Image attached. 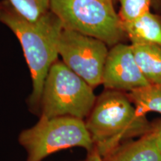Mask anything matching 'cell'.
<instances>
[{"mask_svg": "<svg viewBox=\"0 0 161 161\" xmlns=\"http://www.w3.org/2000/svg\"><path fill=\"white\" fill-rule=\"evenodd\" d=\"M0 23L14 32L21 44L32 80L28 106L32 114L40 115L44 83L59 56L58 41L64 29L61 21L51 11L31 21L19 14L8 0H3L0 2Z\"/></svg>", "mask_w": 161, "mask_h": 161, "instance_id": "6da1fadb", "label": "cell"}, {"mask_svg": "<svg viewBox=\"0 0 161 161\" xmlns=\"http://www.w3.org/2000/svg\"><path fill=\"white\" fill-rule=\"evenodd\" d=\"M86 127L102 158L126 141L150 132L154 127L140 113L127 92L104 90L96 98Z\"/></svg>", "mask_w": 161, "mask_h": 161, "instance_id": "7a4b0ae2", "label": "cell"}, {"mask_svg": "<svg viewBox=\"0 0 161 161\" xmlns=\"http://www.w3.org/2000/svg\"><path fill=\"white\" fill-rule=\"evenodd\" d=\"M50 11L64 29L97 38L110 47L127 37L114 0H50Z\"/></svg>", "mask_w": 161, "mask_h": 161, "instance_id": "3957f363", "label": "cell"}, {"mask_svg": "<svg viewBox=\"0 0 161 161\" xmlns=\"http://www.w3.org/2000/svg\"><path fill=\"white\" fill-rule=\"evenodd\" d=\"M93 90L63 61L58 60L52 66L44 83L39 116H69L84 119L97 98Z\"/></svg>", "mask_w": 161, "mask_h": 161, "instance_id": "277c9868", "label": "cell"}, {"mask_svg": "<svg viewBox=\"0 0 161 161\" xmlns=\"http://www.w3.org/2000/svg\"><path fill=\"white\" fill-rule=\"evenodd\" d=\"M18 140L27 152L26 161H41L71 147H81L88 152L94 148L85 121L69 116H40L35 125L20 133Z\"/></svg>", "mask_w": 161, "mask_h": 161, "instance_id": "5b68a950", "label": "cell"}, {"mask_svg": "<svg viewBox=\"0 0 161 161\" xmlns=\"http://www.w3.org/2000/svg\"><path fill=\"white\" fill-rule=\"evenodd\" d=\"M108 46L97 38L63 29L58 51L62 61L94 89L102 84Z\"/></svg>", "mask_w": 161, "mask_h": 161, "instance_id": "8992f818", "label": "cell"}, {"mask_svg": "<svg viewBox=\"0 0 161 161\" xmlns=\"http://www.w3.org/2000/svg\"><path fill=\"white\" fill-rule=\"evenodd\" d=\"M149 84L136 63L131 45L119 43L110 48L102 78L104 89L128 93Z\"/></svg>", "mask_w": 161, "mask_h": 161, "instance_id": "52a82bcc", "label": "cell"}, {"mask_svg": "<svg viewBox=\"0 0 161 161\" xmlns=\"http://www.w3.org/2000/svg\"><path fill=\"white\" fill-rule=\"evenodd\" d=\"M104 161H161V152L157 144L155 122L150 132L119 145L103 158Z\"/></svg>", "mask_w": 161, "mask_h": 161, "instance_id": "ba28073f", "label": "cell"}, {"mask_svg": "<svg viewBox=\"0 0 161 161\" xmlns=\"http://www.w3.org/2000/svg\"><path fill=\"white\" fill-rule=\"evenodd\" d=\"M126 37L133 43H153L161 46V17L147 12L137 19L122 23Z\"/></svg>", "mask_w": 161, "mask_h": 161, "instance_id": "9c48e42d", "label": "cell"}, {"mask_svg": "<svg viewBox=\"0 0 161 161\" xmlns=\"http://www.w3.org/2000/svg\"><path fill=\"white\" fill-rule=\"evenodd\" d=\"M135 60L150 84H161V46L153 43H133Z\"/></svg>", "mask_w": 161, "mask_h": 161, "instance_id": "30bf717a", "label": "cell"}, {"mask_svg": "<svg viewBox=\"0 0 161 161\" xmlns=\"http://www.w3.org/2000/svg\"><path fill=\"white\" fill-rule=\"evenodd\" d=\"M128 95L141 114L146 115L148 112H156L161 115V84H149Z\"/></svg>", "mask_w": 161, "mask_h": 161, "instance_id": "8fae6325", "label": "cell"}, {"mask_svg": "<svg viewBox=\"0 0 161 161\" xmlns=\"http://www.w3.org/2000/svg\"><path fill=\"white\" fill-rule=\"evenodd\" d=\"M19 14L36 21L50 11V0H8Z\"/></svg>", "mask_w": 161, "mask_h": 161, "instance_id": "7c38bea8", "label": "cell"}, {"mask_svg": "<svg viewBox=\"0 0 161 161\" xmlns=\"http://www.w3.org/2000/svg\"><path fill=\"white\" fill-rule=\"evenodd\" d=\"M152 0H119L120 10L119 16L122 23H128L150 11Z\"/></svg>", "mask_w": 161, "mask_h": 161, "instance_id": "4fadbf2b", "label": "cell"}, {"mask_svg": "<svg viewBox=\"0 0 161 161\" xmlns=\"http://www.w3.org/2000/svg\"><path fill=\"white\" fill-rule=\"evenodd\" d=\"M85 161H104L102 157L100 155L98 151L95 148L88 152L87 157Z\"/></svg>", "mask_w": 161, "mask_h": 161, "instance_id": "5bb4252c", "label": "cell"}, {"mask_svg": "<svg viewBox=\"0 0 161 161\" xmlns=\"http://www.w3.org/2000/svg\"><path fill=\"white\" fill-rule=\"evenodd\" d=\"M155 130L157 136V144L161 152V120L155 122Z\"/></svg>", "mask_w": 161, "mask_h": 161, "instance_id": "9a60e30c", "label": "cell"}, {"mask_svg": "<svg viewBox=\"0 0 161 161\" xmlns=\"http://www.w3.org/2000/svg\"><path fill=\"white\" fill-rule=\"evenodd\" d=\"M84 161H85V160H84Z\"/></svg>", "mask_w": 161, "mask_h": 161, "instance_id": "2e32d148", "label": "cell"}]
</instances>
